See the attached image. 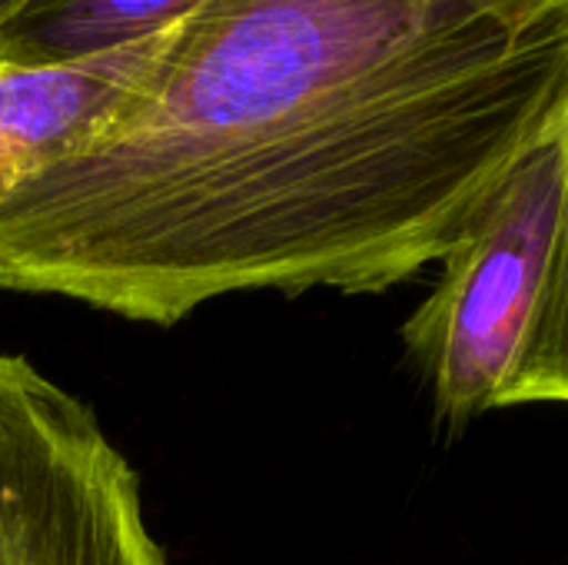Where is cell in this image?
Masks as SVG:
<instances>
[{
	"label": "cell",
	"instance_id": "obj_7",
	"mask_svg": "<svg viewBox=\"0 0 568 565\" xmlns=\"http://www.w3.org/2000/svg\"><path fill=\"white\" fill-rule=\"evenodd\" d=\"M20 3H23V0H0V20H3L13 7H20Z\"/></svg>",
	"mask_w": 568,
	"mask_h": 565
},
{
	"label": "cell",
	"instance_id": "obj_1",
	"mask_svg": "<svg viewBox=\"0 0 568 565\" xmlns=\"http://www.w3.org/2000/svg\"><path fill=\"white\" fill-rule=\"evenodd\" d=\"M566 110V0H206L110 123L0 196V290L153 326L383 293Z\"/></svg>",
	"mask_w": 568,
	"mask_h": 565
},
{
	"label": "cell",
	"instance_id": "obj_4",
	"mask_svg": "<svg viewBox=\"0 0 568 565\" xmlns=\"http://www.w3.org/2000/svg\"><path fill=\"white\" fill-rule=\"evenodd\" d=\"M170 30L67 67L0 63V196L83 147L143 83Z\"/></svg>",
	"mask_w": 568,
	"mask_h": 565
},
{
	"label": "cell",
	"instance_id": "obj_3",
	"mask_svg": "<svg viewBox=\"0 0 568 565\" xmlns=\"http://www.w3.org/2000/svg\"><path fill=\"white\" fill-rule=\"evenodd\" d=\"M0 565H170L87 403L0 353Z\"/></svg>",
	"mask_w": 568,
	"mask_h": 565
},
{
	"label": "cell",
	"instance_id": "obj_5",
	"mask_svg": "<svg viewBox=\"0 0 568 565\" xmlns=\"http://www.w3.org/2000/svg\"><path fill=\"white\" fill-rule=\"evenodd\" d=\"M206 0H23L0 20V63L67 67L173 30Z\"/></svg>",
	"mask_w": 568,
	"mask_h": 565
},
{
	"label": "cell",
	"instance_id": "obj_8",
	"mask_svg": "<svg viewBox=\"0 0 568 565\" xmlns=\"http://www.w3.org/2000/svg\"><path fill=\"white\" fill-rule=\"evenodd\" d=\"M566 3H568V0H566Z\"/></svg>",
	"mask_w": 568,
	"mask_h": 565
},
{
	"label": "cell",
	"instance_id": "obj_6",
	"mask_svg": "<svg viewBox=\"0 0 568 565\" xmlns=\"http://www.w3.org/2000/svg\"><path fill=\"white\" fill-rule=\"evenodd\" d=\"M539 403L568 406V193L546 290L539 296L519 360L496 400V410Z\"/></svg>",
	"mask_w": 568,
	"mask_h": 565
},
{
	"label": "cell",
	"instance_id": "obj_2",
	"mask_svg": "<svg viewBox=\"0 0 568 565\" xmlns=\"http://www.w3.org/2000/svg\"><path fill=\"white\" fill-rule=\"evenodd\" d=\"M566 193L568 110L449 246L439 283L403 326L406 353L449 433L496 410L546 290Z\"/></svg>",
	"mask_w": 568,
	"mask_h": 565
}]
</instances>
